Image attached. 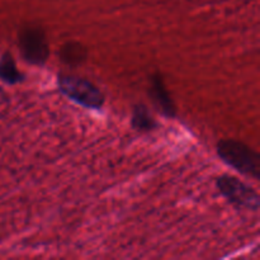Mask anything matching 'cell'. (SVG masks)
<instances>
[{
    "mask_svg": "<svg viewBox=\"0 0 260 260\" xmlns=\"http://www.w3.org/2000/svg\"><path fill=\"white\" fill-rule=\"evenodd\" d=\"M147 93H149L150 99L156 107L157 111L160 112V114H162L167 118H175L177 117L178 112L175 102L173 101L172 95L168 91L164 79L159 71L150 76V85L147 89Z\"/></svg>",
    "mask_w": 260,
    "mask_h": 260,
    "instance_id": "5b68a950",
    "label": "cell"
},
{
    "mask_svg": "<svg viewBox=\"0 0 260 260\" xmlns=\"http://www.w3.org/2000/svg\"><path fill=\"white\" fill-rule=\"evenodd\" d=\"M216 187L220 194L238 210L253 212L259 210L260 198L258 192L238 177L230 174L220 175L216 179Z\"/></svg>",
    "mask_w": 260,
    "mask_h": 260,
    "instance_id": "3957f363",
    "label": "cell"
},
{
    "mask_svg": "<svg viewBox=\"0 0 260 260\" xmlns=\"http://www.w3.org/2000/svg\"><path fill=\"white\" fill-rule=\"evenodd\" d=\"M0 80L8 85H17L25 80L24 74L18 70L14 57L9 51H5L0 57Z\"/></svg>",
    "mask_w": 260,
    "mask_h": 260,
    "instance_id": "52a82bcc",
    "label": "cell"
},
{
    "mask_svg": "<svg viewBox=\"0 0 260 260\" xmlns=\"http://www.w3.org/2000/svg\"><path fill=\"white\" fill-rule=\"evenodd\" d=\"M7 98V94H5V91L3 90V88L0 86V99H5Z\"/></svg>",
    "mask_w": 260,
    "mask_h": 260,
    "instance_id": "9c48e42d",
    "label": "cell"
},
{
    "mask_svg": "<svg viewBox=\"0 0 260 260\" xmlns=\"http://www.w3.org/2000/svg\"><path fill=\"white\" fill-rule=\"evenodd\" d=\"M22 58L33 66H43L50 57V46L45 30L38 25H25L18 33Z\"/></svg>",
    "mask_w": 260,
    "mask_h": 260,
    "instance_id": "277c9868",
    "label": "cell"
},
{
    "mask_svg": "<svg viewBox=\"0 0 260 260\" xmlns=\"http://www.w3.org/2000/svg\"><path fill=\"white\" fill-rule=\"evenodd\" d=\"M216 152L221 161L240 174L259 180L260 159L258 152L240 140L222 139L216 145Z\"/></svg>",
    "mask_w": 260,
    "mask_h": 260,
    "instance_id": "6da1fadb",
    "label": "cell"
},
{
    "mask_svg": "<svg viewBox=\"0 0 260 260\" xmlns=\"http://www.w3.org/2000/svg\"><path fill=\"white\" fill-rule=\"evenodd\" d=\"M131 126L136 131L142 134H149L157 128V122L150 113L149 108L145 104L139 103L135 104L132 109L131 116Z\"/></svg>",
    "mask_w": 260,
    "mask_h": 260,
    "instance_id": "8992f818",
    "label": "cell"
},
{
    "mask_svg": "<svg viewBox=\"0 0 260 260\" xmlns=\"http://www.w3.org/2000/svg\"><path fill=\"white\" fill-rule=\"evenodd\" d=\"M86 56H88V51L79 42L65 43L60 50V58L66 65H80L86 60Z\"/></svg>",
    "mask_w": 260,
    "mask_h": 260,
    "instance_id": "ba28073f",
    "label": "cell"
},
{
    "mask_svg": "<svg viewBox=\"0 0 260 260\" xmlns=\"http://www.w3.org/2000/svg\"><path fill=\"white\" fill-rule=\"evenodd\" d=\"M57 86L62 95L84 108L102 109V107L106 103V96L103 91L90 80L81 76L62 73L58 74Z\"/></svg>",
    "mask_w": 260,
    "mask_h": 260,
    "instance_id": "7a4b0ae2",
    "label": "cell"
}]
</instances>
